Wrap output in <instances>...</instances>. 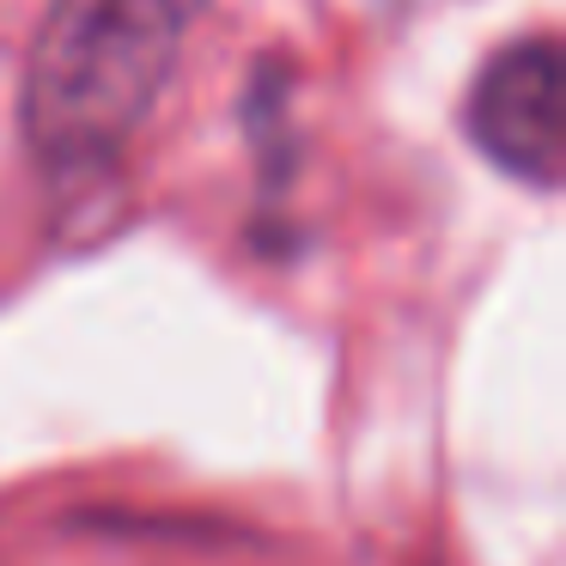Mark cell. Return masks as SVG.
<instances>
[{
  "mask_svg": "<svg viewBox=\"0 0 566 566\" xmlns=\"http://www.w3.org/2000/svg\"><path fill=\"white\" fill-rule=\"evenodd\" d=\"M196 0H50L25 55L19 123L50 171H92L159 104Z\"/></svg>",
  "mask_w": 566,
  "mask_h": 566,
  "instance_id": "1",
  "label": "cell"
},
{
  "mask_svg": "<svg viewBox=\"0 0 566 566\" xmlns=\"http://www.w3.org/2000/svg\"><path fill=\"white\" fill-rule=\"evenodd\" d=\"M481 159L530 189H554L566 171V62L554 38H530L500 50L481 67L463 111Z\"/></svg>",
  "mask_w": 566,
  "mask_h": 566,
  "instance_id": "2",
  "label": "cell"
}]
</instances>
